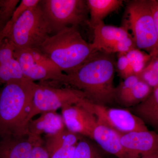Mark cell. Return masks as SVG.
Instances as JSON below:
<instances>
[{"mask_svg": "<svg viewBox=\"0 0 158 158\" xmlns=\"http://www.w3.org/2000/svg\"><path fill=\"white\" fill-rule=\"evenodd\" d=\"M113 54L98 52L76 70L64 73L59 81L49 84L70 86L83 92L93 103L108 106L116 102L114 78L116 62Z\"/></svg>", "mask_w": 158, "mask_h": 158, "instance_id": "obj_1", "label": "cell"}, {"mask_svg": "<svg viewBox=\"0 0 158 158\" xmlns=\"http://www.w3.org/2000/svg\"><path fill=\"white\" fill-rule=\"evenodd\" d=\"M37 84L26 78L0 90V138L28 136V117Z\"/></svg>", "mask_w": 158, "mask_h": 158, "instance_id": "obj_2", "label": "cell"}, {"mask_svg": "<svg viewBox=\"0 0 158 158\" xmlns=\"http://www.w3.org/2000/svg\"><path fill=\"white\" fill-rule=\"evenodd\" d=\"M37 49L65 73L76 70L98 52L75 27L64 28L51 35Z\"/></svg>", "mask_w": 158, "mask_h": 158, "instance_id": "obj_3", "label": "cell"}, {"mask_svg": "<svg viewBox=\"0 0 158 158\" xmlns=\"http://www.w3.org/2000/svg\"><path fill=\"white\" fill-rule=\"evenodd\" d=\"M51 35L49 24L40 3L18 19L6 39L15 49H34L38 48Z\"/></svg>", "mask_w": 158, "mask_h": 158, "instance_id": "obj_4", "label": "cell"}, {"mask_svg": "<svg viewBox=\"0 0 158 158\" xmlns=\"http://www.w3.org/2000/svg\"><path fill=\"white\" fill-rule=\"evenodd\" d=\"M124 25L131 30L136 48L152 57L158 56V42L149 0L129 1Z\"/></svg>", "mask_w": 158, "mask_h": 158, "instance_id": "obj_5", "label": "cell"}, {"mask_svg": "<svg viewBox=\"0 0 158 158\" xmlns=\"http://www.w3.org/2000/svg\"><path fill=\"white\" fill-rule=\"evenodd\" d=\"M52 35L67 27L88 24L89 10L85 0H40Z\"/></svg>", "mask_w": 158, "mask_h": 158, "instance_id": "obj_6", "label": "cell"}, {"mask_svg": "<svg viewBox=\"0 0 158 158\" xmlns=\"http://www.w3.org/2000/svg\"><path fill=\"white\" fill-rule=\"evenodd\" d=\"M85 99H86L85 94L71 87L58 88L44 84H37L29 115V123L37 115L77 104Z\"/></svg>", "mask_w": 158, "mask_h": 158, "instance_id": "obj_7", "label": "cell"}, {"mask_svg": "<svg viewBox=\"0 0 158 158\" xmlns=\"http://www.w3.org/2000/svg\"><path fill=\"white\" fill-rule=\"evenodd\" d=\"M14 56L19 63L24 78L32 81L53 84L59 81L64 74L37 48L15 49Z\"/></svg>", "mask_w": 158, "mask_h": 158, "instance_id": "obj_8", "label": "cell"}, {"mask_svg": "<svg viewBox=\"0 0 158 158\" xmlns=\"http://www.w3.org/2000/svg\"><path fill=\"white\" fill-rule=\"evenodd\" d=\"M80 104L93 113L98 123L119 134L148 130L147 125L141 118L126 109L96 104L87 99Z\"/></svg>", "mask_w": 158, "mask_h": 158, "instance_id": "obj_9", "label": "cell"}, {"mask_svg": "<svg viewBox=\"0 0 158 158\" xmlns=\"http://www.w3.org/2000/svg\"><path fill=\"white\" fill-rule=\"evenodd\" d=\"M92 29L94 39L90 44L97 51L110 54H125L135 48L132 36L125 25H107L102 21Z\"/></svg>", "mask_w": 158, "mask_h": 158, "instance_id": "obj_10", "label": "cell"}, {"mask_svg": "<svg viewBox=\"0 0 158 158\" xmlns=\"http://www.w3.org/2000/svg\"><path fill=\"white\" fill-rule=\"evenodd\" d=\"M61 110L66 129L92 140L93 131L97 123L93 113L79 103L65 106Z\"/></svg>", "mask_w": 158, "mask_h": 158, "instance_id": "obj_11", "label": "cell"}, {"mask_svg": "<svg viewBox=\"0 0 158 158\" xmlns=\"http://www.w3.org/2000/svg\"><path fill=\"white\" fill-rule=\"evenodd\" d=\"M123 146L132 158L158 153V133L154 131H138L120 134Z\"/></svg>", "mask_w": 158, "mask_h": 158, "instance_id": "obj_12", "label": "cell"}, {"mask_svg": "<svg viewBox=\"0 0 158 158\" xmlns=\"http://www.w3.org/2000/svg\"><path fill=\"white\" fill-rule=\"evenodd\" d=\"M153 88L139 76L133 75L123 79L116 88V102L126 107H135L144 101Z\"/></svg>", "mask_w": 158, "mask_h": 158, "instance_id": "obj_13", "label": "cell"}, {"mask_svg": "<svg viewBox=\"0 0 158 158\" xmlns=\"http://www.w3.org/2000/svg\"><path fill=\"white\" fill-rule=\"evenodd\" d=\"M83 137L65 128L45 136L44 145L50 158H74L77 145Z\"/></svg>", "mask_w": 158, "mask_h": 158, "instance_id": "obj_14", "label": "cell"}, {"mask_svg": "<svg viewBox=\"0 0 158 158\" xmlns=\"http://www.w3.org/2000/svg\"><path fill=\"white\" fill-rule=\"evenodd\" d=\"M94 140L100 148L117 158H132L120 141V134L97 122L92 135Z\"/></svg>", "mask_w": 158, "mask_h": 158, "instance_id": "obj_15", "label": "cell"}, {"mask_svg": "<svg viewBox=\"0 0 158 158\" xmlns=\"http://www.w3.org/2000/svg\"><path fill=\"white\" fill-rule=\"evenodd\" d=\"M15 48L7 39L0 42V84L25 78L14 56Z\"/></svg>", "mask_w": 158, "mask_h": 158, "instance_id": "obj_16", "label": "cell"}, {"mask_svg": "<svg viewBox=\"0 0 158 158\" xmlns=\"http://www.w3.org/2000/svg\"><path fill=\"white\" fill-rule=\"evenodd\" d=\"M41 137L0 138V158H30L33 146Z\"/></svg>", "mask_w": 158, "mask_h": 158, "instance_id": "obj_17", "label": "cell"}, {"mask_svg": "<svg viewBox=\"0 0 158 158\" xmlns=\"http://www.w3.org/2000/svg\"><path fill=\"white\" fill-rule=\"evenodd\" d=\"M65 128L62 115L56 111L41 113L38 118L31 119L28 125V135L34 137L54 135Z\"/></svg>", "mask_w": 158, "mask_h": 158, "instance_id": "obj_18", "label": "cell"}, {"mask_svg": "<svg viewBox=\"0 0 158 158\" xmlns=\"http://www.w3.org/2000/svg\"><path fill=\"white\" fill-rule=\"evenodd\" d=\"M89 10L88 25L93 28L103 21L110 13L116 11L123 4L122 0H86Z\"/></svg>", "mask_w": 158, "mask_h": 158, "instance_id": "obj_19", "label": "cell"}, {"mask_svg": "<svg viewBox=\"0 0 158 158\" xmlns=\"http://www.w3.org/2000/svg\"><path fill=\"white\" fill-rule=\"evenodd\" d=\"M134 113L158 131V86L144 101L134 107Z\"/></svg>", "mask_w": 158, "mask_h": 158, "instance_id": "obj_20", "label": "cell"}, {"mask_svg": "<svg viewBox=\"0 0 158 158\" xmlns=\"http://www.w3.org/2000/svg\"><path fill=\"white\" fill-rule=\"evenodd\" d=\"M88 138L83 137L79 141L74 158H105L103 150Z\"/></svg>", "mask_w": 158, "mask_h": 158, "instance_id": "obj_21", "label": "cell"}, {"mask_svg": "<svg viewBox=\"0 0 158 158\" xmlns=\"http://www.w3.org/2000/svg\"><path fill=\"white\" fill-rule=\"evenodd\" d=\"M134 74L138 75L146 67L152 57L146 52L136 48L126 53Z\"/></svg>", "mask_w": 158, "mask_h": 158, "instance_id": "obj_22", "label": "cell"}, {"mask_svg": "<svg viewBox=\"0 0 158 158\" xmlns=\"http://www.w3.org/2000/svg\"><path fill=\"white\" fill-rule=\"evenodd\" d=\"M138 76L152 88L158 86V56L152 57Z\"/></svg>", "mask_w": 158, "mask_h": 158, "instance_id": "obj_23", "label": "cell"}, {"mask_svg": "<svg viewBox=\"0 0 158 158\" xmlns=\"http://www.w3.org/2000/svg\"><path fill=\"white\" fill-rule=\"evenodd\" d=\"M118 60L116 62V69L119 75L125 79L135 75L126 53L118 54Z\"/></svg>", "mask_w": 158, "mask_h": 158, "instance_id": "obj_24", "label": "cell"}, {"mask_svg": "<svg viewBox=\"0 0 158 158\" xmlns=\"http://www.w3.org/2000/svg\"><path fill=\"white\" fill-rule=\"evenodd\" d=\"M40 0H22L15 9L11 20L15 22L26 11L39 5Z\"/></svg>", "mask_w": 158, "mask_h": 158, "instance_id": "obj_25", "label": "cell"}, {"mask_svg": "<svg viewBox=\"0 0 158 158\" xmlns=\"http://www.w3.org/2000/svg\"><path fill=\"white\" fill-rule=\"evenodd\" d=\"M42 138L36 142L32 148L30 158H50Z\"/></svg>", "mask_w": 158, "mask_h": 158, "instance_id": "obj_26", "label": "cell"}, {"mask_svg": "<svg viewBox=\"0 0 158 158\" xmlns=\"http://www.w3.org/2000/svg\"><path fill=\"white\" fill-rule=\"evenodd\" d=\"M149 2L154 20L158 42V0H149Z\"/></svg>", "mask_w": 158, "mask_h": 158, "instance_id": "obj_27", "label": "cell"}, {"mask_svg": "<svg viewBox=\"0 0 158 158\" xmlns=\"http://www.w3.org/2000/svg\"><path fill=\"white\" fill-rule=\"evenodd\" d=\"M140 158H158V153L148 155L142 156Z\"/></svg>", "mask_w": 158, "mask_h": 158, "instance_id": "obj_28", "label": "cell"}]
</instances>
